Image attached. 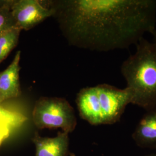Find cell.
<instances>
[{
    "label": "cell",
    "instance_id": "1",
    "mask_svg": "<svg viewBox=\"0 0 156 156\" xmlns=\"http://www.w3.org/2000/svg\"><path fill=\"white\" fill-rule=\"evenodd\" d=\"M60 16L68 38L78 47L106 51L136 45L156 31V0H74Z\"/></svg>",
    "mask_w": 156,
    "mask_h": 156
},
{
    "label": "cell",
    "instance_id": "2",
    "mask_svg": "<svg viewBox=\"0 0 156 156\" xmlns=\"http://www.w3.org/2000/svg\"><path fill=\"white\" fill-rule=\"evenodd\" d=\"M123 62L121 72L131 94V104L149 111L156 108V44L142 38Z\"/></svg>",
    "mask_w": 156,
    "mask_h": 156
},
{
    "label": "cell",
    "instance_id": "3",
    "mask_svg": "<svg viewBox=\"0 0 156 156\" xmlns=\"http://www.w3.org/2000/svg\"><path fill=\"white\" fill-rule=\"evenodd\" d=\"M33 120L37 128H61L73 132L77 120L73 107L66 99L58 97H41L36 101L33 111Z\"/></svg>",
    "mask_w": 156,
    "mask_h": 156
},
{
    "label": "cell",
    "instance_id": "4",
    "mask_svg": "<svg viewBox=\"0 0 156 156\" xmlns=\"http://www.w3.org/2000/svg\"><path fill=\"white\" fill-rule=\"evenodd\" d=\"M103 117V124H112L120 120L126 106L131 104V94L128 88L119 89L108 84L95 86Z\"/></svg>",
    "mask_w": 156,
    "mask_h": 156
},
{
    "label": "cell",
    "instance_id": "5",
    "mask_svg": "<svg viewBox=\"0 0 156 156\" xmlns=\"http://www.w3.org/2000/svg\"><path fill=\"white\" fill-rule=\"evenodd\" d=\"M11 11L17 27L26 31L56 13L55 9L45 8L37 0H12Z\"/></svg>",
    "mask_w": 156,
    "mask_h": 156
},
{
    "label": "cell",
    "instance_id": "6",
    "mask_svg": "<svg viewBox=\"0 0 156 156\" xmlns=\"http://www.w3.org/2000/svg\"><path fill=\"white\" fill-rule=\"evenodd\" d=\"M80 117L94 126L103 124V117L96 87L81 90L76 98Z\"/></svg>",
    "mask_w": 156,
    "mask_h": 156
},
{
    "label": "cell",
    "instance_id": "7",
    "mask_svg": "<svg viewBox=\"0 0 156 156\" xmlns=\"http://www.w3.org/2000/svg\"><path fill=\"white\" fill-rule=\"evenodd\" d=\"M20 56L21 51L19 50L9 66L0 73V104L21 95L19 81Z\"/></svg>",
    "mask_w": 156,
    "mask_h": 156
},
{
    "label": "cell",
    "instance_id": "8",
    "mask_svg": "<svg viewBox=\"0 0 156 156\" xmlns=\"http://www.w3.org/2000/svg\"><path fill=\"white\" fill-rule=\"evenodd\" d=\"M68 134L62 131L55 137L46 138L36 133L33 138L35 156H67L69 149Z\"/></svg>",
    "mask_w": 156,
    "mask_h": 156
},
{
    "label": "cell",
    "instance_id": "9",
    "mask_svg": "<svg viewBox=\"0 0 156 156\" xmlns=\"http://www.w3.org/2000/svg\"><path fill=\"white\" fill-rule=\"evenodd\" d=\"M133 138L140 147L156 149V108L147 111L141 119Z\"/></svg>",
    "mask_w": 156,
    "mask_h": 156
},
{
    "label": "cell",
    "instance_id": "10",
    "mask_svg": "<svg viewBox=\"0 0 156 156\" xmlns=\"http://www.w3.org/2000/svg\"><path fill=\"white\" fill-rule=\"evenodd\" d=\"M21 31L14 27L0 34V64L16 46Z\"/></svg>",
    "mask_w": 156,
    "mask_h": 156
},
{
    "label": "cell",
    "instance_id": "11",
    "mask_svg": "<svg viewBox=\"0 0 156 156\" xmlns=\"http://www.w3.org/2000/svg\"><path fill=\"white\" fill-rule=\"evenodd\" d=\"M12 0L0 1V34L16 27L11 11Z\"/></svg>",
    "mask_w": 156,
    "mask_h": 156
},
{
    "label": "cell",
    "instance_id": "12",
    "mask_svg": "<svg viewBox=\"0 0 156 156\" xmlns=\"http://www.w3.org/2000/svg\"><path fill=\"white\" fill-rule=\"evenodd\" d=\"M27 120V117L22 113L7 109L0 104V120L7 122L12 128L19 127Z\"/></svg>",
    "mask_w": 156,
    "mask_h": 156
},
{
    "label": "cell",
    "instance_id": "13",
    "mask_svg": "<svg viewBox=\"0 0 156 156\" xmlns=\"http://www.w3.org/2000/svg\"><path fill=\"white\" fill-rule=\"evenodd\" d=\"M12 128V127L7 122L0 120V146L9 137Z\"/></svg>",
    "mask_w": 156,
    "mask_h": 156
},
{
    "label": "cell",
    "instance_id": "14",
    "mask_svg": "<svg viewBox=\"0 0 156 156\" xmlns=\"http://www.w3.org/2000/svg\"><path fill=\"white\" fill-rule=\"evenodd\" d=\"M153 36H154V44H156V30L154 31V33L153 34Z\"/></svg>",
    "mask_w": 156,
    "mask_h": 156
},
{
    "label": "cell",
    "instance_id": "15",
    "mask_svg": "<svg viewBox=\"0 0 156 156\" xmlns=\"http://www.w3.org/2000/svg\"><path fill=\"white\" fill-rule=\"evenodd\" d=\"M155 156V155H151V156Z\"/></svg>",
    "mask_w": 156,
    "mask_h": 156
},
{
    "label": "cell",
    "instance_id": "16",
    "mask_svg": "<svg viewBox=\"0 0 156 156\" xmlns=\"http://www.w3.org/2000/svg\"><path fill=\"white\" fill-rule=\"evenodd\" d=\"M155 156H156V154H155Z\"/></svg>",
    "mask_w": 156,
    "mask_h": 156
}]
</instances>
